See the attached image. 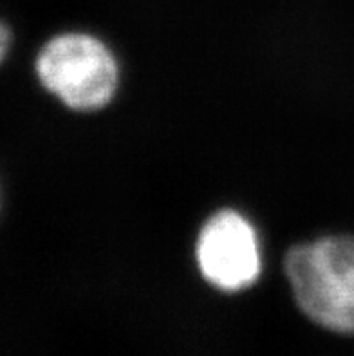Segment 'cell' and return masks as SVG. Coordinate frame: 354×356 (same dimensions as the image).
<instances>
[{"instance_id":"cell-2","label":"cell","mask_w":354,"mask_h":356,"mask_svg":"<svg viewBox=\"0 0 354 356\" xmlns=\"http://www.w3.org/2000/svg\"><path fill=\"white\" fill-rule=\"evenodd\" d=\"M36 76L72 111H99L118 89V62L104 42L87 33H63L42 47Z\"/></svg>"},{"instance_id":"cell-4","label":"cell","mask_w":354,"mask_h":356,"mask_svg":"<svg viewBox=\"0 0 354 356\" xmlns=\"http://www.w3.org/2000/svg\"><path fill=\"white\" fill-rule=\"evenodd\" d=\"M9 44H11V33H9L8 26L0 20V62L4 60L6 53H8Z\"/></svg>"},{"instance_id":"cell-3","label":"cell","mask_w":354,"mask_h":356,"mask_svg":"<svg viewBox=\"0 0 354 356\" xmlns=\"http://www.w3.org/2000/svg\"><path fill=\"white\" fill-rule=\"evenodd\" d=\"M195 261L202 279L225 293H237L255 284L262 271L257 230L242 213L220 210L199 232Z\"/></svg>"},{"instance_id":"cell-1","label":"cell","mask_w":354,"mask_h":356,"mask_svg":"<svg viewBox=\"0 0 354 356\" xmlns=\"http://www.w3.org/2000/svg\"><path fill=\"white\" fill-rule=\"evenodd\" d=\"M286 277L296 306L311 322L354 334V235H328L293 246Z\"/></svg>"}]
</instances>
